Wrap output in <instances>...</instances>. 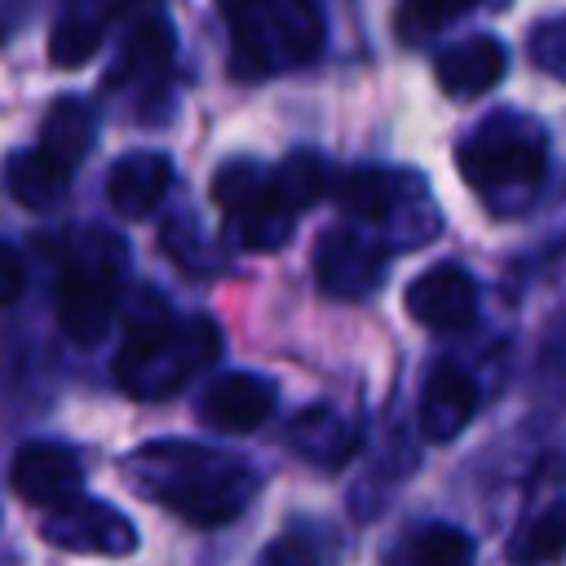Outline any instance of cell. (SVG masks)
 <instances>
[{
  "mask_svg": "<svg viewBox=\"0 0 566 566\" xmlns=\"http://www.w3.org/2000/svg\"><path fill=\"white\" fill-rule=\"evenodd\" d=\"M128 486L190 526H226L256 495V473L212 447L195 442H150L124 460Z\"/></svg>",
  "mask_w": 566,
  "mask_h": 566,
  "instance_id": "cell-1",
  "label": "cell"
},
{
  "mask_svg": "<svg viewBox=\"0 0 566 566\" xmlns=\"http://www.w3.org/2000/svg\"><path fill=\"white\" fill-rule=\"evenodd\" d=\"M221 349V332L212 318H172V310L142 292L133 301V318L124 332V345L115 354V385L128 398H168L186 380H195Z\"/></svg>",
  "mask_w": 566,
  "mask_h": 566,
  "instance_id": "cell-2",
  "label": "cell"
},
{
  "mask_svg": "<svg viewBox=\"0 0 566 566\" xmlns=\"http://www.w3.org/2000/svg\"><path fill=\"white\" fill-rule=\"evenodd\" d=\"M239 75H274L323 49V22L310 0H221Z\"/></svg>",
  "mask_w": 566,
  "mask_h": 566,
  "instance_id": "cell-3",
  "label": "cell"
},
{
  "mask_svg": "<svg viewBox=\"0 0 566 566\" xmlns=\"http://www.w3.org/2000/svg\"><path fill=\"white\" fill-rule=\"evenodd\" d=\"M119 279H124L119 239L84 230L75 243H66L53 283V310H57V327L75 345H97L106 336L119 301Z\"/></svg>",
  "mask_w": 566,
  "mask_h": 566,
  "instance_id": "cell-4",
  "label": "cell"
},
{
  "mask_svg": "<svg viewBox=\"0 0 566 566\" xmlns=\"http://www.w3.org/2000/svg\"><path fill=\"white\" fill-rule=\"evenodd\" d=\"M455 164L469 177V186L482 195L535 190L544 177V164H548L544 128L522 115H495L455 150Z\"/></svg>",
  "mask_w": 566,
  "mask_h": 566,
  "instance_id": "cell-5",
  "label": "cell"
},
{
  "mask_svg": "<svg viewBox=\"0 0 566 566\" xmlns=\"http://www.w3.org/2000/svg\"><path fill=\"white\" fill-rule=\"evenodd\" d=\"M212 199L226 212L230 239L248 252H274L296 226V208L279 195L274 172L265 177L256 159L221 164L217 177H212Z\"/></svg>",
  "mask_w": 566,
  "mask_h": 566,
  "instance_id": "cell-6",
  "label": "cell"
},
{
  "mask_svg": "<svg viewBox=\"0 0 566 566\" xmlns=\"http://www.w3.org/2000/svg\"><path fill=\"white\" fill-rule=\"evenodd\" d=\"M40 535L53 548L97 553V557H128L137 548V526L119 509H111L102 500H88V495H75L57 509H44Z\"/></svg>",
  "mask_w": 566,
  "mask_h": 566,
  "instance_id": "cell-7",
  "label": "cell"
},
{
  "mask_svg": "<svg viewBox=\"0 0 566 566\" xmlns=\"http://www.w3.org/2000/svg\"><path fill=\"white\" fill-rule=\"evenodd\" d=\"M407 314L429 332H464L478 318V283L464 265H429L407 283Z\"/></svg>",
  "mask_w": 566,
  "mask_h": 566,
  "instance_id": "cell-8",
  "label": "cell"
},
{
  "mask_svg": "<svg viewBox=\"0 0 566 566\" xmlns=\"http://www.w3.org/2000/svg\"><path fill=\"white\" fill-rule=\"evenodd\" d=\"M84 464L71 447L62 442H22L13 464H9V486L18 500L35 509H57L80 495Z\"/></svg>",
  "mask_w": 566,
  "mask_h": 566,
  "instance_id": "cell-9",
  "label": "cell"
},
{
  "mask_svg": "<svg viewBox=\"0 0 566 566\" xmlns=\"http://www.w3.org/2000/svg\"><path fill=\"white\" fill-rule=\"evenodd\" d=\"M314 274H318V287L336 301H363L367 292H376L380 274H385V252L371 248L367 239H358L354 230L336 226L318 239V252H314Z\"/></svg>",
  "mask_w": 566,
  "mask_h": 566,
  "instance_id": "cell-10",
  "label": "cell"
},
{
  "mask_svg": "<svg viewBox=\"0 0 566 566\" xmlns=\"http://www.w3.org/2000/svg\"><path fill=\"white\" fill-rule=\"evenodd\" d=\"M199 411L221 433H252L274 416V385L252 371H226L208 385Z\"/></svg>",
  "mask_w": 566,
  "mask_h": 566,
  "instance_id": "cell-11",
  "label": "cell"
},
{
  "mask_svg": "<svg viewBox=\"0 0 566 566\" xmlns=\"http://www.w3.org/2000/svg\"><path fill=\"white\" fill-rule=\"evenodd\" d=\"M478 411V385L464 367L438 363L420 389V433L424 442H451Z\"/></svg>",
  "mask_w": 566,
  "mask_h": 566,
  "instance_id": "cell-12",
  "label": "cell"
},
{
  "mask_svg": "<svg viewBox=\"0 0 566 566\" xmlns=\"http://www.w3.org/2000/svg\"><path fill=\"white\" fill-rule=\"evenodd\" d=\"M172 186V164L155 150H133V155H119L111 164V177H106V199L119 217L137 221V217H150L164 195Z\"/></svg>",
  "mask_w": 566,
  "mask_h": 566,
  "instance_id": "cell-13",
  "label": "cell"
},
{
  "mask_svg": "<svg viewBox=\"0 0 566 566\" xmlns=\"http://www.w3.org/2000/svg\"><path fill=\"white\" fill-rule=\"evenodd\" d=\"M504 66H509V53H504V44L495 35H469V40L442 49L438 62H433L438 84L451 97H482V93H491L504 80Z\"/></svg>",
  "mask_w": 566,
  "mask_h": 566,
  "instance_id": "cell-14",
  "label": "cell"
},
{
  "mask_svg": "<svg viewBox=\"0 0 566 566\" xmlns=\"http://www.w3.org/2000/svg\"><path fill=\"white\" fill-rule=\"evenodd\" d=\"M4 177H9V195L31 208V212H53L66 203V190H71V168L57 164L49 150L31 146V150H13L9 164H4Z\"/></svg>",
  "mask_w": 566,
  "mask_h": 566,
  "instance_id": "cell-15",
  "label": "cell"
},
{
  "mask_svg": "<svg viewBox=\"0 0 566 566\" xmlns=\"http://www.w3.org/2000/svg\"><path fill=\"white\" fill-rule=\"evenodd\" d=\"M40 150H49L57 164L75 168L88 146H93V111L80 102V97H57L49 111H44V124H40Z\"/></svg>",
  "mask_w": 566,
  "mask_h": 566,
  "instance_id": "cell-16",
  "label": "cell"
},
{
  "mask_svg": "<svg viewBox=\"0 0 566 566\" xmlns=\"http://www.w3.org/2000/svg\"><path fill=\"white\" fill-rule=\"evenodd\" d=\"M292 447H296L305 460L336 469V464L358 447V433H354L336 411L310 407V411H301V416L292 420Z\"/></svg>",
  "mask_w": 566,
  "mask_h": 566,
  "instance_id": "cell-17",
  "label": "cell"
},
{
  "mask_svg": "<svg viewBox=\"0 0 566 566\" xmlns=\"http://www.w3.org/2000/svg\"><path fill=\"white\" fill-rule=\"evenodd\" d=\"M336 203L358 221H385L398 203V181L380 168H354L336 181Z\"/></svg>",
  "mask_w": 566,
  "mask_h": 566,
  "instance_id": "cell-18",
  "label": "cell"
},
{
  "mask_svg": "<svg viewBox=\"0 0 566 566\" xmlns=\"http://www.w3.org/2000/svg\"><path fill=\"white\" fill-rule=\"evenodd\" d=\"M562 553H566V500L535 513L509 544V557L517 566H544V562H557Z\"/></svg>",
  "mask_w": 566,
  "mask_h": 566,
  "instance_id": "cell-19",
  "label": "cell"
},
{
  "mask_svg": "<svg viewBox=\"0 0 566 566\" xmlns=\"http://www.w3.org/2000/svg\"><path fill=\"white\" fill-rule=\"evenodd\" d=\"M172 57V35H168V22L164 18H146L133 27L115 71H111V84H124L128 75H142V71H164Z\"/></svg>",
  "mask_w": 566,
  "mask_h": 566,
  "instance_id": "cell-20",
  "label": "cell"
},
{
  "mask_svg": "<svg viewBox=\"0 0 566 566\" xmlns=\"http://www.w3.org/2000/svg\"><path fill=\"white\" fill-rule=\"evenodd\" d=\"M327 159L323 155H314V150H292L279 168H274V186H279V195L301 212L305 203H314L318 195H327Z\"/></svg>",
  "mask_w": 566,
  "mask_h": 566,
  "instance_id": "cell-21",
  "label": "cell"
},
{
  "mask_svg": "<svg viewBox=\"0 0 566 566\" xmlns=\"http://www.w3.org/2000/svg\"><path fill=\"white\" fill-rule=\"evenodd\" d=\"M97 49H102V22L97 18H84V13L57 18V27L49 35V62L53 66H84Z\"/></svg>",
  "mask_w": 566,
  "mask_h": 566,
  "instance_id": "cell-22",
  "label": "cell"
},
{
  "mask_svg": "<svg viewBox=\"0 0 566 566\" xmlns=\"http://www.w3.org/2000/svg\"><path fill=\"white\" fill-rule=\"evenodd\" d=\"M416 566H473V539L455 526H429L411 539Z\"/></svg>",
  "mask_w": 566,
  "mask_h": 566,
  "instance_id": "cell-23",
  "label": "cell"
},
{
  "mask_svg": "<svg viewBox=\"0 0 566 566\" xmlns=\"http://www.w3.org/2000/svg\"><path fill=\"white\" fill-rule=\"evenodd\" d=\"M526 49H531V57H535L548 75L566 80V18H548V22H539V27L531 31Z\"/></svg>",
  "mask_w": 566,
  "mask_h": 566,
  "instance_id": "cell-24",
  "label": "cell"
},
{
  "mask_svg": "<svg viewBox=\"0 0 566 566\" xmlns=\"http://www.w3.org/2000/svg\"><path fill=\"white\" fill-rule=\"evenodd\" d=\"M478 0H402V27L407 31H438L451 18L469 13Z\"/></svg>",
  "mask_w": 566,
  "mask_h": 566,
  "instance_id": "cell-25",
  "label": "cell"
},
{
  "mask_svg": "<svg viewBox=\"0 0 566 566\" xmlns=\"http://www.w3.org/2000/svg\"><path fill=\"white\" fill-rule=\"evenodd\" d=\"M256 566H323V562H318V548L301 531H287V535H274L261 548Z\"/></svg>",
  "mask_w": 566,
  "mask_h": 566,
  "instance_id": "cell-26",
  "label": "cell"
},
{
  "mask_svg": "<svg viewBox=\"0 0 566 566\" xmlns=\"http://www.w3.org/2000/svg\"><path fill=\"white\" fill-rule=\"evenodd\" d=\"M0 301L4 305H13L18 296H22V283H27V270H22V252L13 248V243H4L0 248Z\"/></svg>",
  "mask_w": 566,
  "mask_h": 566,
  "instance_id": "cell-27",
  "label": "cell"
}]
</instances>
